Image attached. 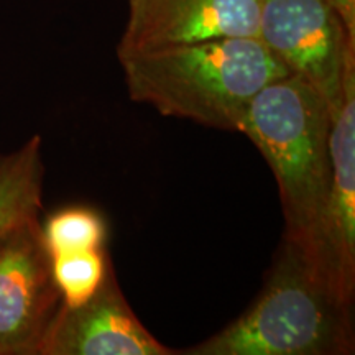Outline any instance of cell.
Wrapping results in <instances>:
<instances>
[{
    "mask_svg": "<svg viewBox=\"0 0 355 355\" xmlns=\"http://www.w3.org/2000/svg\"><path fill=\"white\" fill-rule=\"evenodd\" d=\"M128 97L165 117L241 132L254 97L291 74L257 37L217 38L121 60Z\"/></svg>",
    "mask_w": 355,
    "mask_h": 355,
    "instance_id": "cell-1",
    "label": "cell"
},
{
    "mask_svg": "<svg viewBox=\"0 0 355 355\" xmlns=\"http://www.w3.org/2000/svg\"><path fill=\"white\" fill-rule=\"evenodd\" d=\"M352 304L298 243H279L254 303L224 329L180 355L354 354Z\"/></svg>",
    "mask_w": 355,
    "mask_h": 355,
    "instance_id": "cell-2",
    "label": "cell"
},
{
    "mask_svg": "<svg viewBox=\"0 0 355 355\" xmlns=\"http://www.w3.org/2000/svg\"><path fill=\"white\" fill-rule=\"evenodd\" d=\"M331 122L326 99L304 79L288 74L254 97L241 128L277 178L285 217L283 239L298 243L322 266L332 173Z\"/></svg>",
    "mask_w": 355,
    "mask_h": 355,
    "instance_id": "cell-3",
    "label": "cell"
},
{
    "mask_svg": "<svg viewBox=\"0 0 355 355\" xmlns=\"http://www.w3.org/2000/svg\"><path fill=\"white\" fill-rule=\"evenodd\" d=\"M257 38L336 112L355 79V35L326 0H261Z\"/></svg>",
    "mask_w": 355,
    "mask_h": 355,
    "instance_id": "cell-4",
    "label": "cell"
},
{
    "mask_svg": "<svg viewBox=\"0 0 355 355\" xmlns=\"http://www.w3.org/2000/svg\"><path fill=\"white\" fill-rule=\"evenodd\" d=\"M61 303L40 219L0 237V355H38Z\"/></svg>",
    "mask_w": 355,
    "mask_h": 355,
    "instance_id": "cell-5",
    "label": "cell"
},
{
    "mask_svg": "<svg viewBox=\"0 0 355 355\" xmlns=\"http://www.w3.org/2000/svg\"><path fill=\"white\" fill-rule=\"evenodd\" d=\"M261 0H128L119 61L217 38L257 37Z\"/></svg>",
    "mask_w": 355,
    "mask_h": 355,
    "instance_id": "cell-6",
    "label": "cell"
},
{
    "mask_svg": "<svg viewBox=\"0 0 355 355\" xmlns=\"http://www.w3.org/2000/svg\"><path fill=\"white\" fill-rule=\"evenodd\" d=\"M135 316L110 263L101 286L78 306L61 303L38 355H176Z\"/></svg>",
    "mask_w": 355,
    "mask_h": 355,
    "instance_id": "cell-7",
    "label": "cell"
},
{
    "mask_svg": "<svg viewBox=\"0 0 355 355\" xmlns=\"http://www.w3.org/2000/svg\"><path fill=\"white\" fill-rule=\"evenodd\" d=\"M331 188L322 232V261L337 293L354 306L355 295V79L332 114Z\"/></svg>",
    "mask_w": 355,
    "mask_h": 355,
    "instance_id": "cell-8",
    "label": "cell"
},
{
    "mask_svg": "<svg viewBox=\"0 0 355 355\" xmlns=\"http://www.w3.org/2000/svg\"><path fill=\"white\" fill-rule=\"evenodd\" d=\"M42 148V137L33 135L20 148L0 153V237L38 219L44 181Z\"/></svg>",
    "mask_w": 355,
    "mask_h": 355,
    "instance_id": "cell-9",
    "label": "cell"
},
{
    "mask_svg": "<svg viewBox=\"0 0 355 355\" xmlns=\"http://www.w3.org/2000/svg\"><path fill=\"white\" fill-rule=\"evenodd\" d=\"M110 263L104 247L51 255L53 278L63 304L78 306L91 298L101 286Z\"/></svg>",
    "mask_w": 355,
    "mask_h": 355,
    "instance_id": "cell-10",
    "label": "cell"
},
{
    "mask_svg": "<svg viewBox=\"0 0 355 355\" xmlns=\"http://www.w3.org/2000/svg\"><path fill=\"white\" fill-rule=\"evenodd\" d=\"M44 245L51 255L101 248L105 243V222L86 206H69L53 212L42 224Z\"/></svg>",
    "mask_w": 355,
    "mask_h": 355,
    "instance_id": "cell-11",
    "label": "cell"
},
{
    "mask_svg": "<svg viewBox=\"0 0 355 355\" xmlns=\"http://www.w3.org/2000/svg\"><path fill=\"white\" fill-rule=\"evenodd\" d=\"M347 25L349 32L355 35V0H326Z\"/></svg>",
    "mask_w": 355,
    "mask_h": 355,
    "instance_id": "cell-12",
    "label": "cell"
}]
</instances>
